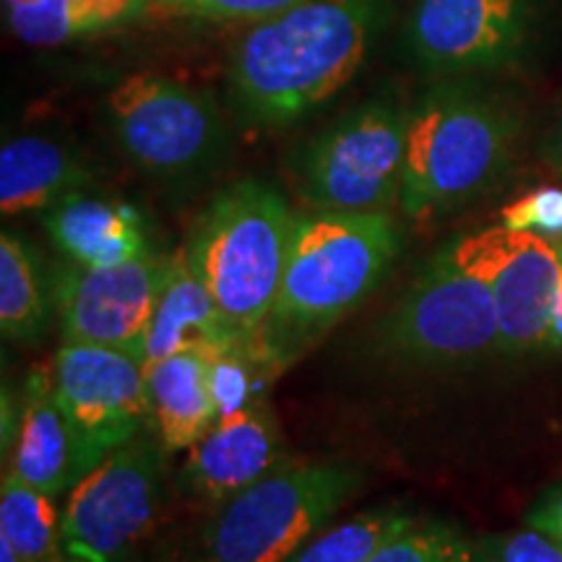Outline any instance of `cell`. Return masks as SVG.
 <instances>
[{"instance_id":"obj_24","label":"cell","mask_w":562,"mask_h":562,"mask_svg":"<svg viewBox=\"0 0 562 562\" xmlns=\"http://www.w3.org/2000/svg\"><path fill=\"white\" fill-rule=\"evenodd\" d=\"M209 360V385L211 396H214L216 406V419L232 417V414H240L256 402H261V381L263 372L269 368L252 355L250 347L237 344L216 355L206 357ZM271 375V372H269Z\"/></svg>"},{"instance_id":"obj_21","label":"cell","mask_w":562,"mask_h":562,"mask_svg":"<svg viewBox=\"0 0 562 562\" xmlns=\"http://www.w3.org/2000/svg\"><path fill=\"white\" fill-rule=\"evenodd\" d=\"M53 284H47L37 256L21 237H0V328L13 344H37L50 318Z\"/></svg>"},{"instance_id":"obj_26","label":"cell","mask_w":562,"mask_h":562,"mask_svg":"<svg viewBox=\"0 0 562 562\" xmlns=\"http://www.w3.org/2000/svg\"><path fill=\"white\" fill-rule=\"evenodd\" d=\"M305 0H149L146 16L195 21V24H256Z\"/></svg>"},{"instance_id":"obj_3","label":"cell","mask_w":562,"mask_h":562,"mask_svg":"<svg viewBox=\"0 0 562 562\" xmlns=\"http://www.w3.org/2000/svg\"><path fill=\"white\" fill-rule=\"evenodd\" d=\"M516 133L513 110L480 83H435L409 110L398 206L425 222L487 193L508 167Z\"/></svg>"},{"instance_id":"obj_23","label":"cell","mask_w":562,"mask_h":562,"mask_svg":"<svg viewBox=\"0 0 562 562\" xmlns=\"http://www.w3.org/2000/svg\"><path fill=\"white\" fill-rule=\"evenodd\" d=\"M417 524L409 510L381 505L326 529L300 547L286 562H370L398 533Z\"/></svg>"},{"instance_id":"obj_28","label":"cell","mask_w":562,"mask_h":562,"mask_svg":"<svg viewBox=\"0 0 562 562\" xmlns=\"http://www.w3.org/2000/svg\"><path fill=\"white\" fill-rule=\"evenodd\" d=\"M501 220L510 229L558 237L562 235V191L560 188H542V191L524 195L501 211Z\"/></svg>"},{"instance_id":"obj_25","label":"cell","mask_w":562,"mask_h":562,"mask_svg":"<svg viewBox=\"0 0 562 562\" xmlns=\"http://www.w3.org/2000/svg\"><path fill=\"white\" fill-rule=\"evenodd\" d=\"M370 562H480L476 542L446 524H414Z\"/></svg>"},{"instance_id":"obj_1","label":"cell","mask_w":562,"mask_h":562,"mask_svg":"<svg viewBox=\"0 0 562 562\" xmlns=\"http://www.w3.org/2000/svg\"><path fill=\"white\" fill-rule=\"evenodd\" d=\"M391 13L393 0H305L256 21L229 55L235 115L250 128L311 115L355 79Z\"/></svg>"},{"instance_id":"obj_11","label":"cell","mask_w":562,"mask_h":562,"mask_svg":"<svg viewBox=\"0 0 562 562\" xmlns=\"http://www.w3.org/2000/svg\"><path fill=\"white\" fill-rule=\"evenodd\" d=\"M53 391L79 442L81 474L138 438L149 419L144 362L123 349L63 344L53 362Z\"/></svg>"},{"instance_id":"obj_8","label":"cell","mask_w":562,"mask_h":562,"mask_svg":"<svg viewBox=\"0 0 562 562\" xmlns=\"http://www.w3.org/2000/svg\"><path fill=\"white\" fill-rule=\"evenodd\" d=\"M161 440L133 438L68 492L60 516L66 562H131L157 529L165 501Z\"/></svg>"},{"instance_id":"obj_30","label":"cell","mask_w":562,"mask_h":562,"mask_svg":"<svg viewBox=\"0 0 562 562\" xmlns=\"http://www.w3.org/2000/svg\"><path fill=\"white\" fill-rule=\"evenodd\" d=\"M547 341L554 344V347H562V281L558 297H554L552 315H550V334H547Z\"/></svg>"},{"instance_id":"obj_19","label":"cell","mask_w":562,"mask_h":562,"mask_svg":"<svg viewBox=\"0 0 562 562\" xmlns=\"http://www.w3.org/2000/svg\"><path fill=\"white\" fill-rule=\"evenodd\" d=\"M149 419L167 451H188L216 422L209 385V360L199 351L161 357L144 364Z\"/></svg>"},{"instance_id":"obj_31","label":"cell","mask_w":562,"mask_h":562,"mask_svg":"<svg viewBox=\"0 0 562 562\" xmlns=\"http://www.w3.org/2000/svg\"><path fill=\"white\" fill-rule=\"evenodd\" d=\"M550 161L554 167H558V172L562 175V117H560V123H558V128H554V133H552V140H550Z\"/></svg>"},{"instance_id":"obj_18","label":"cell","mask_w":562,"mask_h":562,"mask_svg":"<svg viewBox=\"0 0 562 562\" xmlns=\"http://www.w3.org/2000/svg\"><path fill=\"white\" fill-rule=\"evenodd\" d=\"M91 170L63 140L19 136L0 149V211L3 216L45 211L66 195L87 191Z\"/></svg>"},{"instance_id":"obj_10","label":"cell","mask_w":562,"mask_h":562,"mask_svg":"<svg viewBox=\"0 0 562 562\" xmlns=\"http://www.w3.org/2000/svg\"><path fill=\"white\" fill-rule=\"evenodd\" d=\"M547 0H414L402 32L406 58L435 79L516 66L531 47Z\"/></svg>"},{"instance_id":"obj_13","label":"cell","mask_w":562,"mask_h":562,"mask_svg":"<svg viewBox=\"0 0 562 562\" xmlns=\"http://www.w3.org/2000/svg\"><path fill=\"white\" fill-rule=\"evenodd\" d=\"M170 258L154 252L117 266L70 263L53 279L63 344L123 349L144 362L149 321Z\"/></svg>"},{"instance_id":"obj_32","label":"cell","mask_w":562,"mask_h":562,"mask_svg":"<svg viewBox=\"0 0 562 562\" xmlns=\"http://www.w3.org/2000/svg\"><path fill=\"white\" fill-rule=\"evenodd\" d=\"M0 562H24V560L19 558L16 550H13L5 539H0Z\"/></svg>"},{"instance_id":"obj_12","label":"cell","mask_w":562,"mask_h":562,"mask_svg":"<svg viewBox=\"0 0 562 562\" xmlns=\"http://www.w3.org/2000/svg\"><path fill=\"white\" fill-rule=\"evenodd\" d=\"M463 269L490 286L501 328V349L539 347L550 334V315L562 281L560 252L542 235L490 227L448 245Z\"/></svg>"},{"instance_id":"obj_27","label":"cell","mask_w":562,"mask_h":562,"mask_svg":"<svg viewBox=\"0 0 562 562\" xmlns=\"http://www.w3.org/2000/svg\"><path fill=\"white\" fill-rule=\"evenodd\" d=\"M480 562H562V542L533 529L497 533L476 542Z\"/></svg>"},{"instance_id":"obj_29","label":"cell","mask_w":562,"mask_h":562,"mask_svg":"<svg viewBox=\"0 0 562 562\" xmlns=\"http://www.w3.org/2000/svg\"><path fill=\"white\" fill-rule=\"evenodd\" d=\"M529 526L562 542V484L547 492L537 503V508L529 513Z\"/></svg>"},{"instance_id":"obj_5","label":"cell","mask_w":562,"mask_h":562,"mask_svg":"<svg viewBox=\"0 0 562 562\" xmlns=\"http://www.w3.org/2000/svg\"><path fill=\"white\" fill-rule=\"evenodd\" d=\"M360 487L349 463H284L220 505L206 526L209 562H286Z\"/></svg>"},{"instance_id":"obj_22","label":"cell","mask_w":562,"mask_h":562,"mask_svg":"<svg viewBox=\"0 0 562 562\" xmlns=\"http://www.w3.org/2000/svg\"><path fill=\"white\" fill-rule=\"evenodd\" d=\"M60 516L55 497L30 487L16 474H3L0 487V539H5L24 562H66L60 539Z\"/></svg>"},{"instance_id":"obj_16","label":"cell","mask_w":562,"mask_h":562,"mask_svg":"<svg viewBox=\"0 0 562 562\" xmlns=\"http://www.w3.org/2000/svg\"><path fill=\"white\" fill-rule=\"evenodd\" d=\"M243 341L222 318L209 286L188 261L186 248L172 252L146 331L144 364L180 351H199L211 357Z\"/></svg>"},{"instance_id":"obj_20","label":"cell","mask_w":562,"mask_h":562,"mask_svg":"<svg viewBox=\"0 0 562 562\" xmlns=\"http://www.w3.org/2000/svg\"><path fill=\"white\" fill-rule=\"evenodd\" d=\"M146 0H3L5 21L30 45H60L136 16Z\"/></svg>"},{"instance_id":"obj_17","label":"cell","mask_w":562,"mask_h":562,"mask_svg":"<svg viewBox=\"0 0 562 562\" xmlns=\"http://www.w3.org/2000/svg\"><path fill=\"white\" fill-rule=\"evenodd\" d=\"M42 222L70 263L117 266L149 252L140 214L123 201L76 191L42 211Z\"/></svg>"},{"instance_id":"obj_15","label":"cell","mask_w":562,"mask_h":562,"mask_svg":"<svg viewBox=\"0 0 562 562\" xmlns=\"http://www.w3.org/2000/svg\"><path fill=\"white\" fill-rule=\"evenodd\" d=\"M9 472L50 497L70 492L83 476L79 442L53 391V368L30 372Z\"/></svg>"},{"instance_id":"obj_33","label":"cell","mask_w":562,"mask_h":562,"mask_svg":"<svg viewBox=\"0 0 562 562\" xmlns=\"http://www.w3.org/2000/svg\"><path fill=\"white\" fill-rule=\"evenodd\" d=\"M146 3H149V0H146Z\"/></svg>"},{"instance_id":"obj_6","label":"cell","mask_w":562,"mask_h":562,"mask_svg":"<svg viewBox=\"0 0 562 562\" xmlns=\"http://www.w3.org/2000/svg\"><path fill=\"white\" fill-rule=\"evenodd\" d=\"M104 117L133 167L154 180L182 182L214 170L229 131L209 91L161 74H133L110 91Z\"/></svg>"},{"instance_id":"obj_4","label":"cell","mask_w":562,"mask_h":562,"mask_svg":"<svg viewBox=\"0 0 562 562\" xmlns=\"http://www.w3.org/2000/svg\"><path fill=\"white\" fill-rule=\"evenodd\" d=\"M297 220L271 186L240 180L211 199L188 237V261L245 347L277 302Z\"/></svg>"},{"instance_id":"obj_9","label":"cell","mask_w":562,"mask_h":562,"mask_svg":"<svg viewBox=\"0 0 562 562\" xmlns=\"http://www.w3.org/2000/svg\"><path fill=\"white\" fill-rule=\"evenodd\" d=\"M378 347L406 364H456L501 347L490 286L442 248L385 315Z\"/></svg>"},{"instance_id":"obj_7","label":"cell","mask_w":562,"mask_h":562,"mask_svg":"<svg viewBox=\"0 0 562 562\" xmlns=\"http://www.w3.org/2000/svg\"><path fill=\"white\" fill-rule=\"evenodd\" d=\"M409 110L360 104L302 149L300 186L321 214H389L398 203Z\"/></svg>"},{"instance_id":"obj_14","label":"cell","mask_w":562,"mask_h":562,"mask_svg":"<svg viewBox=\"0 0 562 562\" xmlns=\"http://www.w3.org/2000/svg\"><path fill=\"white\" fill-rule=\"evenodd\" d=\"M279 467H284V442L277 419L269 406L256 402L240 414L216 419L214 427L188 448L182 487L222 505Z\"/></svg>"},{"instance_id":"obj_2","label":"cell","mask_w":562,"mask_h":562,"mask_svg":"<svg viewBox=\"0 0 562 562\" xmlns=\"http://www.w3.org/2000/svg\"><path fill=\"white\" fill-rule=\"evenodd\" d=\"M402 235L391 214L300 216L277 302L250 344L271 375L286 370L381 284Z\"/></svg>"}]
</instances>
